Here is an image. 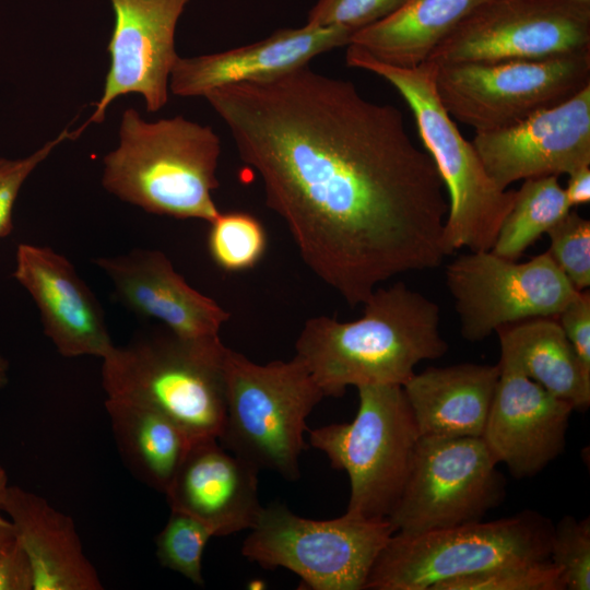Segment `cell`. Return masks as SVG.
Segmentation results:
<instances>
[{
	"instance_id": "obj_14",
	"label": "cell",
	"mask_w": 590,
	"mask_h": 590,
	"mask_svg": "<svg viewBox=\"0 0 590 590\" xmlns=\"http://www.w3.org/2000/svg\"><path fill=\"white\" fill-rule=\"evenodd\" d=\"M500 188L590 166V85L569 99L507 128L475 131L471 141Z\"/></svg>"
},
{
	"instance_id": "obj_32",
	"label": "cell",
	"mask_w": 590,
	"mask_h": 590,
	"mask_svg": "<svg viewBox=\"0 0 590 590\" xmlns=\"http://www.w3.org/2000/svg\"><path fill=\"white\" fill-rule=\"evenodd\" d=\"M408 0H318L308 13L307 25L341 26L357 32L377 23Z\"/></svg>"
},
{
	"instance_id": "obj_37",
	"label": "cell",
	"mask_w": 590,
	"mask_h": 590,
	"mask_svg": "<svg viewBox=\"0 0 590 590\" xmlns=\"http://www.w3.org/2000/svg\"><path fill=\"white\" fill-rule=\"evenodd\" d=\"M14 541L15 534L10 519L0 514V556Z\"/></svg>"
},
{
	"instance_id": "obj_26",
	"label": "cell",
	"mask_w": 590,
	"mask_h": 590,
	"mask_svg": "<svg viewBox=\"0 0 590 590\" xmlns=\"http://www.w3.org/2000/svg\"><path fill=\"white\" fill-rule=\"evenodd\" d=\"M570 210L558 176L524 179L516 190L514 204L491 250L503 258L518 260Z\"/></svg>"
},
{
	"instance_id": "obj_11",
	"label": "cell",
	"mask_w": 590,
	"mask_h": 590,
	"mask_svg": "<svg viewBox=\"0 0 590 590\" xmlns=\"http://www.w3.org/2000/svg\"><path fill=\"white\" fill-rule=\"evenodd\" d=\"M497 465L482 437L420 436L387 519L403 534L481 521L506 495Z\"/></svg>"
},
{
	"instance_id": "obj_39",
	"label": "cell",
	"mask_w": 590,
	"mask_h": 590,
	"mask_svg": "<svg viewBox=\"0 0 590 590\" xmlns=\"http://www.w3.org/2000/svg\"><path fill=\"white\" fill-rule=\"evenodd\" d=\"M8 485V475L4 468L0 464V514L2 511V503L7 493Z\"/></svg>"
},
{
	"instance_id": "obj_3",
	"label": "cell",
	"mask_w": 590,
	"mask_h": 590,
	"mask_svg": "<svg viewBox=\"0 0 590 590\" xmlns=\"http://www.w3.org/2000/svg\"><path fill=\"white\" fill-rule=\"evenodd\" d=\"M221 141L210 126L182 116L153 122L133 108L121 116L119 144L104 157L103 187L143 211L210 222Z\"/></svg>"
},
{
	"instance_id": "obj_7",
	"label": "cell",
	"mask_w": 590,
	"mask_h": 590,
	"mask_svg": "<svg viewBox=\"0 0 590 590\" xmlns=\"http://www.w3.org/2000/svg\"><path fill=\"white\" fill-rule=\"evenodd\" d=\"M553 528L547 517L523 510L494 521L394 532L364 590H434L442 581L499 566L547 560Z\"/></svg>"
},
{
	"instance_id": "obj_22",
	"label": "cell",
	"mask_w": 590,
	"mask_h": 590,
	"mask_svg": "<svg viewBox=\"0 0 590 590\" xmlns=\"http://www.w3.org/2000/svg\"><path fill=\"white\" fill-rule=\"evenodd\" d=\"M500 369L498 364L428 367L402 387L420 436L481 437Z\"/></svg>"
},
{
	"instance_id": "obj_8",
	"label": "cell",
	"mask_w": 590,
	"mask_h": 590,
	"mask_svg": "<svg viewBox=\"0 0 590 590\" xmlns=\"http://www.w3.org/2000/svg\"><path fill=\"white\" fill-rule=\"evenodd\" d=\"M350 423L308 429L309 444L350 480L346 512L387 519L403 489L420 433L402 386L356 388Z\"/></svg>"
},
{
	"instance_id": "obj_35",
	"label": "cell",
	"mask_w": 590,
	"mask_h": 590,
	"mask_svg": "<svg viewBox=\"0 0 590 590\" xmlns=\"http://www.w3.org/2000/svg\"><path fill=\"white\" fill-rule=\"evenodd\" d=\"M31 562L16 540L0 556V590H33Z\"/></svg>"
},
{
	"instance_id": "obj_16",
	"label": "cell",
	"mask_w": 590,
	"mask_h": 590,
	"mask_svg": "<svg viewBox=\"0 0 590 590\" xmlns=\"http://www.w3.org/2000/svg\"><path fill=\"white\" fill-rule=\"evenodd\" d=\"M499 369L481 437L514 477H531L563 452L575 410L518 370Z\"/></svg>"
},
{
	"instance_id": "obj_4",
	"label": "cell",
	"mask_w": 590,
	"mask_h": 590,
	"mask_svg": "<svg viewBox=\"0 0 590 590\" xmlns=\"http://www.w3.org/2000/svg\"><path fill=\"white\" fill-rule=\"evenodd\" d=\"M346 64L388 81L414 114L427 150L448 197L445 244L449 256L491 250L510 211L516 190L500 189L487 174L472 142L465 140L442 106L435 86L437 66L425 61L413 68L381 62L366 50L347 45Z\"/></svg>"
},
{
	"instance_id": "obj_30",
	"label": "cell",
	"mask_w": 590,
	"mask_h": 590,
	"mask_svg": "<svg viewBox=\"0 0 590 590\" xmlns=\"http://www.w3.org/2000/svg\"><path fill=\"white\" fill-rule=\"evenodd\" d=\"M548 255L579 292L590 286V221L569 211L548 231Z\"/></svg>"
},
{
	"instance_id": "obj_6",
	"label": "cell",
	"mask_w": 590,
	"mask_h": 590,
	"mask_svg": "<svg viewBox=\"0 0 590 590\" xmlns=\"http://www.w3.org/2000/svg\"><path fill=\"white\" fill-rule=\"evenodd\" d=\"M224 380L222 447L259 471L298 480L306 421L324 398L309 370L296 356L260 365L226 347Z\"/></svg>"
},
{
	"instance_id": "obj_38",
	"label": "cell",
	"mask_w": 590,
	"mask_h": 590,
	"mask_svg": "<svg viewBox=\"0 0 590 590\" xmlns=\"http://www.w3.org/2000/svg\"><path fill=\"white\" fill-rule=\"evenodd\" d=\"M10 365L8 359L0 353V390L9 382Z\"/></svg>"
},
{
	"instance_id": "obj_31",
	"label": "cell",
	"mask_w": 590,
	"mask_h": 590,
	"mask_svg": "<svg viewBox=\"0 0 590 590\" xmlns=\"http://www.w3.org/2000/svg\"><path fill=\"white\" fill-rule=\"evenodd\" d=\"M548 559L559 570L564 589H590V518L564 516L554 524Z\"/></svg>"
},
{
	"instance_id": "obj_36",
	"label": "cell",
	"mask_w": 590,
	"mask_h": 590,
	"mask_svg": "<svg viewBox=\"0 0 590 590\" xmlns=\"http://www.w3.org/2000/svg\"><path fill=\"white\" fill-rule=\"evenodd\" d=\"M564 191L570 208L588 203L590 201V168L583 167L569 175Z\"/></svg>"
},
{
	"instance_id": "obj_2",
	"label": "cell",
	"mask_w": 590,
	"mask_h": 590,
	"mask_svg": "<svg viewBox=\"0 0 590 590\" xmlns=\"http://www.w3.org/2000/svg\"><path fill=\"white\" fill-rule=\"evenodd\" d=\"M363 305L356 320L310 318L297 337L295 356L324 397L351 386H403L418 363L448 352L438 304L404 282L378 286Z\"/></svg>"
},
{
	"instance_id": "obj_24",
	"label": "cell",
	"mask_w": 590,
	"mask_h": 590,
	"mask_svg": "<svg viewBox=\"0 0 590 590\" xmlns=\"http://www.w3.org/2000/svg\"><path fill=\"white\" fill-rule=\"evenodd\" d=\"M487 0H408L386 19L355 32L350 45L375 59L413 68Z\"/></svg>"
},
{
	"instance_id": "obj_34",
	"label": "cell",
	"mask_w": 590,
	"mask_h": 590,
	"mask_svg": "<svg viewBox=\"0 0 590 590\" xmlns=\"http://www.w3.org/2000/svg\"><path fill=\"white\" fill-rule=\"evenodd\" d=\"M583 367L590 371V293L581 291L556 317Z\"/></svg>"
},
{
	"instance_id": "obj_20",
	"label": "cell",
	"mask_w": 590,
	"mask_h": 590,
	"mask_svg": "<svg viewBox=\"0 0 590 590\" xmlns=\"http://www.w3.org/2000/svg\"><path fill=\"white\" fill-rule=\"evenodd\" d=\"M355 32L341 26L282 28L256 43L221 52L178 57L168 87L181 97L203 96L223 85L263 80L308 64L316 56L350 45Z\"/></svg>"
},
{
	"instance_id": "obj_9",
	"label": "cell",
	"mask_w": 590,
	"mask_h": 590,
	"mask_svg": "<svg viewBox=\"0 0 590 590\" xmlns=\"http://www.w3.org/2000/svg\"><path fill=\"white\" fill-rule=\"evenodd\" d=\"M241 554L266 569L296 574L312 590H364L370 569L396 532L388 519L345 512L330 520H311L285 505L263 507Z\"/></svg>"
},
{
	"instance_id": "obj_12",
	"label": "cell",
	"mask_w": 590,
	"mask_h": 590,
	"mask_svg": "<svg viewBox=\"0 0 590 590\" xmlns=\"http://www.w3.org/2000/svg\"><path fill=\"white\" fill-rule=\"evenodd\" d=\"M589 50L590 0H487L426 61L540 60Z\"/></svg>"
},
{
	"instance_id": "obj_25",
	"label": "cell",
	"mask_w": 590,
	"mask_h": 590,
	"mask_svg": "<svg viewBox=\"0 0 590 590\" xmlns=\"http://www.w3.org/2000/svg\"><path fill=\"white\" fill-rule=\"evenodd\" d=\"M105 406L129 471L165 494L193 440L172 418L150 406L108 398Z\"/></svg>"
},
{
	"instance_id": "obj_5",
	"label": "cell",
	"mask_w": 590,
	"mask_h": 590,
	"mask_svg": "<svg viewBox=\"0 0 590 590\" xmlns=\"http://www.w3.org/2000/svg\"><path fill=\"white\" fill-rule=\"evenodd\" d=\"M220 338L185 339L166 328L114 346L102 358L108 399L155 409L192 440L219 439L225 418L224 355Z\"/></svg>"
},
{
	"instance_id": "obj_28",
	"label": "cell",
	"mask_w": 590,
	"mask_h": 590,
	"mask_svg": "<svg viewBox=\"0 0 590 590\" xmlns=\"http://www.w3.org/2000/svg\"><path fill=\"white\" fill-rule=\"evenodd\" d=\"M212 536V529L200 519L170 510L165 527L155 538L157 560L163 567L203 586L202 555Z\"/></svg>"
},
{
	"instance_id": "obj_21",
	"label": "cell",
	"mask_w": 590,
	"mask_h": 590,
	"mask_svg": "<svg viewBox=\"0 0 590 590\" xmlns=\"http://www.w3.org/2000/svg\"><path fill=\"white\" fill-rule=\"evenodd\" d=\"M2 511L10 517L15 540L31 562L33 590L104 589L71 517L19 486L8 487Z\"/></svg>"
},
{
	"instance_id": "obj_23",
	"label": "cell",
	"mask_w": 590,
	"mask_h": 590,
	"mask_svg": "<svg viewBox=\"0 0 590 590\" xmlns=\"http://www.w3.org/2000/svg\"><path fill=\"white\" fill-rule=\"evenodd\" d=\"M499 366L518 370L583 412L590 405L588 371L556 318L540 317L500 327Z\"/></svg>"
},
{
	"instance_id": "obj_10",
	"label": "cell",
	"mask_w": 590,
	"mask_h": 590,
	"mask_svg": "<svg viewBox=\"0 0 590 590\" xmlns=\"http://www.w3.org/2000/svg\"><path fill=\"white\" fill-rule=\"evenodd\" d=\"M590 85V50L575 55L437 66L435 86L447 113L475 131L510 127Z\"/></svg>"
},
{
	"instance_id": "obj_33",
	"label": "cell",
	"mask_w": 590,
	"mask_h": 590,
	"mask_svg": "<svg viewBox=\"0 0 590 590\" xmlns=\"http://www.w3.org/2000/svg\"><path fill=\"white\" fill-rule=\"evenodd\" d=\"M74 135L78 133L64 129L28 156L15 160L0 157V238L13 229L14 203L27 177L61 142Z\"/></svg>"
},
{
	"instance_id": "obj_27",
	"label": "cell",
	"mask_w": 590,
	"mask_h": 590,
	"mask_svg": "<svg viewBox=\"0 0 590 590\" xmlns=\"http://www.w3.org/2000/svg\"><path fill=\"white\" fill-rule=\"evenodd\" d=\"M208 251L217 268L243 272L255 268L268 245L262 223L247 212L221 211L209 222Z\"/></svg>"
},
{
	"instance_id": "obj_18",
	"label": "cell",
	"mask_w": 590,
	"mask_h": 590,
	"mask_svg": "<svg viewBox=\"0 0 590 590\" xmlns=\"http://www.w3.org/2000/svg\"><path fill=\"white\" fill-rule=\"evenodd\" d=\"M94 262L111 281L114 297L121 305L162 322L180 338H220L231 317L214 299L191 287L160 250L137 248Z\"/></svg>"
},
{
	"instance_id": "obj_19",
	"label": "cell",
	"mask_w": 590,
	"mask_h": 590,
	"mask_svg": "<svg viewBox=\"0 0 590 590\" xmlns=\"http://www.w3.org/2000/svg\"><path fill=\"white\" fill-rule=\"evenodd\" d=\"M260 471L216 438L197 439L165 493L170 510L191 515L225 536L252 529L261 514Z\"/></svg>"
},
{
	"instance_id": "obj_1",
	"label": "cell",
	"mask_w": 590,
	"mask_h": 590,
	"mask_svg": "<svg viewBox=\"0 0 590 590\" xmlns=\"http://www.w3.org/2000/svg\"><path fill=\"white\" fill-rule=\"evenodd\" d=\"M204 97L260 176L303 262L350 306L449 256L442 179L397 107L308 64Z\"/></svg>"
},
{
	"instance_id": "obj_29",
	"label": "cell",
	"mask_w": 590,
	"mask_h": 590,
	"mask_svg": "<svg viewBox=\"0 0 590 590\" xmlns=\"http://www.w3.org/2000/svg\"><path fill=\"white\" fill-rule=\"evenodd\" d=\"M434 590H565L560 570L550 559L504 565L449 579Z\"/></svg>"
},
{
	"instance_id": "obj_13",
	"label": "cell",
	"mask_w": 590,
	"mask_h": 590,
	"mask_svg": "<svg viewBox=\"0 0 590 590\" xmlns=\"http://www.w3.org/2000/svg\"><path fill=\"white\" fill-rule=\"evenodd\" d=\"M445 281L469 342L522 320L556 318L579 293L547 251L526 262L492 250L461 253L446 266Z\"/></svg>"
},
{
	"instance_id": "obj_17",
	"label": "cell",
	"mask_w": 590,
	"mask_h": 590,
	"mask_svg": "<svg viewBox=\"0 0 590 590\" xmlns=\"http://www.w3.org/2000/svg\"><path fill=\"white\" fill-rule=\"evenodd\" d=\"M13 278L33 298L44 332L60 355L103 358L113 350L99 302L64 256L22 243Z\"/></svg>"
},
{
	"instance_id": "obj_15",
	"label": "cell",
	"mask_w": 590,
	"mask_h": 590,
	"mask_svg": "<svg viewBox=\"0 0 590 590\" xmlns=\"http://www.w3.org/2000/svg\"><path fill=\"white\" fill-rule=\"evenodd\" d=\"M189 0H110L115 25L107 50L110 58L101 98L84 125L99 123L119 96L139 94L150 113L168 101L177 22ZM83 127V128H84Z\"/></svg>"
}]
</instances>
